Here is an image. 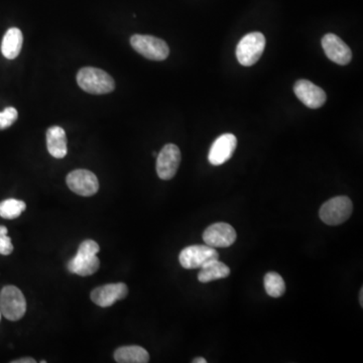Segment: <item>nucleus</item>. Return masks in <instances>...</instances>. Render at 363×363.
Segmentation results:
<instances>
[{"label":"nucleus","mask_w":363,"mask_h":363,"mask_svg":"<svg viewBox=\"0 0 363 363\" xmlns=\"http://www.w3.org/2000/svg\"><path fill=\"white\" fill-rule=\"evenodd\" d=\"M77 83L83 91L94 95L111 93L115 90V82L113 77L93 67H85L77 74Z\"/></svg>","instance_id":"1"},{"label":"nucleus","mask_w":363,"mask_h":363,"mask_svg":"<svg viewBox=\"0 0 363 363\" xmlns=\"http://www.w3.org/2000/svg\"><path fill=\"white\" fill-rule=\"evenodd\" d=\"M0 312L10 321H19L27 312V301L19 288L6 285L0 292Z\"/></svg>","instance_id":"2"},{"label":"nucleus","mask_w":363,"mask_h":363,"mask_svg":"<svg viewBox=\"0 0 363 363\" xmlns=\"http://www.w3.org/2000/svg\"><path fill=\"white\" fill-rule=\"evenodd\" d=\"M266 48V38L261 33L246 34L238 43L236 48V58L244 67L255 65L264 54Z\"/></svg>","instance_id":"3"},{"label":"nucleus","mask_w":363,"mask_h":363,"mask_svg":"<svg viewBox=\"0 0 363 363\" xmlns=\"http://www.w3.org/2000/svg\"><path fill=\"white\" fill-rule=\"evenodd\" d=\"M353 211L351 200L347 196L334 197L322 205L319 215L325 224L331 226L342 224Z\"/></svg>","instance_id":"4"},{"label":"nucleus","mask_w":363,"mask_h":363,"mask_svg":"<svg viewBox=\"0 0 363 363\" xmlns=\"http://www.w3.org/2000/svg\"><path fill=\"white\" fill-rule=\"evenodd\" d=\"M130 45L137 53L152 61H164L169 57V49L167 43L156 36L133 34Z\"/></svg>","instance_id":"5"},{"label":"nucleus","mask_w":363,"mask_h":363,"mask_svg":"<svg viewBox=\"0 0 363 363\" xmlns=\"http://www.w3.org/2000/svg\"><path fill=\"white\" fill-rule=\"evenodd\" d=\"M219 259L215 248L207 246H191L183 249L179 255L180 264L186 270L203 268L205 264Z\"/></svg>","instance_id":"6"},{"label":"nucleus","mask_w":363,"mask_h":363,"mask_svg":"<svg viewBox=\"0 0 363 363\" xmlns=\"http://www.w3.org/2000/svg\"><path fill=\"white\" fill-rule=\"evenodd\" d=\"M67 185L75 194L83 197L95 195L99 190V182L95 174L87 169H75L66 179Z\"/></svg>","instance_id":"7"},{"label":"nucleus","mask_w":363,"mask_h":363,"mask_svg":"<svg viewBox=\"0 0 363 363\" xmlns=\"http://www.w3.org/2000/svg\"><path fill=\"white\" fill-rule=\"evenodd\" d=\"M156 158V174L160 179H173L179 169L181 163V152L179 148L173 143L165 145Z\"/></svg>","instance_id":"8"},{"label":"nucleus","mask_w":363,"mask_h":363,"mask_svg":"<svg viewBox=\"0 0 363 363\" xmlns=\"http://www.w3.org/2000/svg\"><path fill=\"white\" fill-rule=\"evenodd\" d=\"M236 237L235 229L225 222L214 223L203 233L204 242L212 248H229L235 242Z\"/></svg>","instance_id":"9"},{"label":"nucleus","mask_w":363,"mask_h":363,"mask_svg":"<svg viewBox=\"0 0 363 363\" xmlns=\"http://www.w3.org/2000/svg\"><path fill=\"white\" fill-rule=\"evenodd\" d=\"M128 294V289L126 283H108L94 289L90 298L94 304L102 308H107L113 306L117 301L126 298Z\"/></svg>","instance_id":"10"},{"label":"nucleus","mask_w":363,"mask_h":363,"mask_svg":"<svg viewBox=\"0 0 363 363\" xmlns=\"http://www.w3.org/2000/svg\"><path fill=\"white\" fill-rule=\"evenodd\" d=\"M294 92L298 100L309 108H320L327 99L325 91L308 80L297 81L294 85Z\"/></svg>","instance_id":"11"},{"label":"nucleus","mask_w":363,"mask_h":363,"mask_svg":"<svg viewBox=\"0 0 363 363\" xmlns=\"http://www.w3.org/2000/svg\"><path fill=\"white\" fill-rule=\"evenodd\" d=\"M322 47L328 59L338 65H347L351 61V50L336 34H325L322 38Z\"/></svg>","instance_id":"12"},{"label":"nucleus","mask_w":363,"mask_h":363,"mask_svg":"<svg viewBox=\"0 0 363 363\" xmlns=\"http://www.w3.org/2000/svg\"><path fill=\"white\" fill-rule=\"evenodd\" d=\"M237 145V139L232 133H224L220 135L213 145L208 154V160L210 164L213 165H221L225 164L227 161L231 160L232 154Z\"/></svg>","instance_id":"13"},{"label":"nucleus","mask_w":363,"mask_h":363,"mask_svg":"<svg viewBox=\"0 0 363 363\" xmlns=\"http://www.w3.org/2000/svg\"><path fill=\"white\" fill-rule=\"evenodd\" d=\"M100 261L97 255H86L77 253L67 264L68 270L81 277L91 276L97 272Z\"/></svg>","instance_id":"14"},{"label":"nucleus","mask_w":363,"mask_h":363,"mask_svg":"<svg viewBox=\"0 0 363 363\" xmlns=\"http://www.w3.org/2000/svg\"><path fill=\"white\" fill-rule=\"evenodd\" d=\"M47 148L55 159L65 158L68 154L66 132L61 126H51L47 132Z\"/></svg>","instance_id":"15"},{"label":"nucleus","mask_w":363,"mask_h":363,"mask_svg":"<svg viewBox=\"0 0 363 363\" xmlns=\"http://www.w3.org/2000/svg\"><path fill=\"white\" fill-rule=\"evenodd\" d=\"M23 36L21 30L12 27L4 34L1 43V53L6 59L14 60L21 54Z\"/></svg>","instance_id":"16"},{"label":"nucleus","mask_w":363,"mask_h":363,"mask_svg":"<svg viewBox=\"0 0 363 363\" xmlns=\"http://www.w3.org/2000/svg\"><path fill=\"white\" fill-rule=\"evenodd\" d=\"M115 360L118 363H147L150 362V354L145 348L132 345L118 348Z\"/></svg>","instance_id":"17"},{"label":"nucleus","mask_w":363,"mask_h":363,"mask_svg":"<svg viewBox=\"0 0 363 363\" xmlns=\"http://www.w3.org/2000/svg\"><path fill=\"white\" fill-rule=\"evenodd\" d=\"M229 274H231V268L217 259V261H210L201 268L198 274V280L204 283H210L212 281L227 278Z\"/></svg>","instance_id":"18"},{"label":"nucleus","mask_w":363,"mask_h":363,"mask_svg":"<svg viewBox=\"0 0 363 363\" xmlns=\"http://www.w3.org/2000/svg\"><path fill=\"white\" fill-rule=\"evenodd\" d=\"M264 289L270 297L280 298L285 292V281L277 272H268L264 277Z\"/></svg>","instance_id":"19"},{"label":"nucleus","mask_w":363,"mask_h":363,"mask_svg":"<svg viewBox=\"0 0 363 363\" xmlns=\"http://www.w3.org/2000/svg\"><path fill=\"white\" fill-rule=\"evenodd\" d=\"M27 209V204L21 200L8 199L0 203V216L8 220H12L21 216Z\"/></svg>","instance_id":"20"},{"label":"nucleus","mask_w":363,"mask_h":363,"mask_svg":"<svg viewBox=\"0 0 363 363\" xmlns=\"http://www.w3.org/2000/svg\"><path fill=\"white\" fill-rule=\"evenodd\" d=\"M19 113L14 107H6L0 113V130H5L16 122Z\"/></svg>","instance_id":"21"},{"label":"nucleus","mask_w":363,"mask_h":363,"mask_svg":"<svg viewBox=\"0 0 363 363\" xmlns=\"http://www.w3.org/2000/svg\"><path fill=\"white\" fill-rule=\"evenodd\" d=\"M14 251L12 239L8 236V229L0 225V255H10Z\"/></svg>","instance_id":"22"},{"label":"nucleus","mask_w":363,"mask_h":363,"mask_svg":"<svg viewBox=\"0 0 363 363\" xmlns=\"http://www.w3.org/2000/svg\"><path fill=\"white\" fill-rule=\"evenodd\" d=\"M99 244H98L97 242H94V240L87 239L80 244L77 253L86 255H97V253H99Z\"/></svg>","instance_id":"23"},{"label":"nucleus","mask_w":363,"mask_h":363,"mask_svg":"<svg viewBox=\"0 0 363 363\" xmlns=\"http://www.w3.org/2000/svg\"><path fill=\"white\" fill-rule=\"evenodd\" d=\"M12 363H36V360L31 358H21V360H14Z\"/></svg>","instance_id":"24"},{"label":"nucleus","mask_w":363,"mask_h":363,"mask_svg":"<svg viewBox=\"0 0 363 363\" xmlns=\"http://www.w3.org/2000/svg\"><path fill=\"white\" fill-rule=\"evenodd\" d=\"M193 363H207V360H206L205 358H195V360H193Z\"/></svg>","instance_id":"25"},{"label":"nucleus","mask_w":363,"mask_h":363,"mask_svg":"<svg viewBox=\"0 0 363 363\" xmlns=\"http://www.w3.org/2000/svg\"><path fill=\"white\" fill-rule=\"evenodd\" d=\"M360 306L363 307V289L360 290Z\"/></svg>","instance_id":"26"},{"label":"nucleus","mask_w":363,"mask_h":363,"mask_svg":"<svg viewBox=\"0 0 363 363\" xmlns=\"http://www.w3.org/2000/svg\"><path fill=\"white\" fill-rule=\"evenodd\" d=\"M152 154H154V156H158V154H156V152H152Z\"/></svg>","instance_id":"27"},{"label":"nucleus","mask_w":363,"mask_h":363,"mask_svg":"<svg viewBox=\"0 0 363 363\" xmlns=\"http://www.w3.org/2000/svg\"><path fill=\"white\" fill-rule=\"evenodd\" d=\"M0 320H1V312H0Z\"/></svg>","instance_id":"28"}]
</instances>
